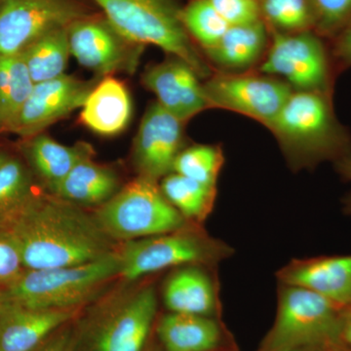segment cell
Returning <instances> with one entry per match:
<instances>
[{"instance_id": "1", "label": "cell", "mask_w": 351, "mask_h": 351, "mask_svg": "<svg viewBox=\"0 0 351 351\" xmlns=\"http://www.w3.org/2000/svg\"><path fill=\"white\" fill-rule=\"evenodd\" d=\"M5 228L19 248L25 269L73 267L110 253L107 235L97 221L55 195L32 196Z\"/></svg>"}, {"instance_id": "2", "label": "cell", "mask_w": 351, "mask_h": 351, "mask_svg": "<svg viewBox=\"0 0 351 351\" xmlns=\"http://www.w3.org/2000/svg\"><path fill=\"white\" fill-rule=\"evenodd\" d=\"M332 95L294 91L267 127L291 170L314 169L351 152V134L337 117Z\"/></svg>"}, {"instance_id": "3", "label": "cell", "mask_w": 351, "mask_h": 351, "mask_svg": "<svg viewBox=\"0 0 351 351\" xmlns=\"http://www.w3.org/2000/svg\"><path fill=\"white\" fill-rule=\"evenodd\" d=\"M119 271V255L112 252L73 267L24 269L15 280L0 288V307L75 308Z\"/></svg>"}, {"instance_id": "4", "label": "cell", "mask_w": 351, "mask_h": 351, "mask_svg": "<svg viewBox=\"0 0 351 351\" xmlns=\"http://www.w3.org/2000/svg\"><path fill=\"white\" fill-rule=\"evenodd\" d=\"M105 17L133 43L154 45L189 64L198 76L213 75L209 64L196 49L182 25L180 11L172 0H93Z\"/></svg>"}, {"instance_id": "5", "label": "cell", "mask_w": 351, "mask_h": 351, "mask_svg": "<svg viewBox=\"0 0 351 351\" xmlns=\"http://www.w3.org/2000/svg\"><path fill=\"white\" fill-rule=\"evenodd\" d=\"M188 225L181 230L156 237L127 241L117 253L119 274L127 280H137L147 274L171 267L205 265L216 267L232 257L234 249L205 230Z\"/></svg>"}, {"instance_id": "6", "label": "cell", "mask_w": 351, "mask_h": 351, "mask_svg": "<svg viewBox=\"0 0 351 351\" xmlns=\"http://www.w3.org/2000/svg\"><path fill=\"white\" fill-rule=\"evenodd\" d=\"M278 284L276 321L258 350L304 348L322 351L339 343L343 309L306 288Z\"/></svg>"}, {"instance_id": "7", "label": "cell", "mask_w": 351, "mask_h": 351, "mask_svg": "<svg viewBox=\"0 0 351 351\" xmlns=\"http://www.w3.org/2000/svg\"><path fill=\"white\" fill-rule=\"evenodd\" d=\"M96 221L107 237L127 241L176 232L191 223L166 199L157 182L141 176L101 205Z\"/></svg>"}, {"instance_id": "8", "label": "cell", "mask_w": 351, "mask_h": 351, "mask_svg": "<svg viewBox=\"0 0 351 351\" xmlns=\"http://www.w3.org/2000/svg\"><path fill=\"white\" fill-rule=\"evenodd\" d=\"M331 53L315 32H272L260 73L276 76L295 91L332 93L335 77Z\"/></svg>"}, {"instance_id": "9", "label": "cell", "mask_w": 351, "mask_h": 351, "mask_svg": "<svg viewBox=\"0 0 351 351\" xmlns=\"http://www.w3.org/2000/svg\"><path fill=\"white\" fill-rule=\"evenodd\" d=\"M210 108L239 113L269 127L295 91L288 83L265 73H221L203 83Z\"/></svg>"}, {"instance_id": "10", "label": "cell", "mask_w": 351, "mask_h": 351, "mask_svg": "<svg viewBox=\"0 0 351 351\" xmlns=\"http://www.w3.org/2000/svg\"><path fill=\"white\" fill-rule=\"evenodd\" d=\"M71 55L99 78L135 73L145 46L129 40L107 18L86 15L68 27Z\"/></svg>"}, {"instance_id": "11", "label": "cell", "mask_w": 351, "mask_h": 351, "mask_svg": "<svg viewBox=\"0 0 351 351\" xmlns=\"http://www.w3.org/2000/svg\"><path fill=\"white\" fill-rule=\"evenodd\" d=\"M156 311V289H138L90 325L86 351H145Z\"/></svg>"}, {"instance_id": "12", "label": "cell", "mask_w": 351, "mask_h": 351, "mask_svg": "<svg viewBox=\"0 0 351 351\" xmlns=\"http://www.w3.org/2000/svg\"><path fill=\"white\" fill-rule=\"evenodd\" d=\"M86 15L75 0H0V55L19 54L47 32Z\"/></svg>"}, {"instance_id": "13", "label": "cell", "mask_w": 351, "mask_h": 351, "mask_svg": "<svg viewBox=\"0 0 351 351\" xmlns=\"http://www.w3.org/2000/svg\"><path fill=\"white\" fill-rule=\"evenodd\" d=\"M101 78L82 80L64 75L36 83L8 132L23 138L43 133L46 128L82 108Z\"/></svg>"}, {"instance_id": "14", "label": "cell", "mask_w": 351, "mask_h": 351, "mask_svg": "<svg viewBox=\"0 0 351 351\" xmlns=\"http://www.w3.org/2000/svg\"><path fill=\"white\" fill-rule=\"evenodd\" d=\"M184 125L157 101L147 108L133 145L138 176L157 182L173 172L184 144Z\"/></svg>"}, {"instance_id": "15", "label": "cell", "mask_w": 351, "mask_h": 351, "mask_svg": "<svg viewBox=\"0 0 351 351\" xmlns=\"http://www.w3.org/2000/svg\"><path fill=\"white\" fill-rule=\"evenodd\" d=\"M201 78L186 62L171 56L145 69L142 82L157 103L186 123L210 108Z\"/></svg>"}, {"instance_id": "16", "label": "cell", "mask_w": 351, "mask_h": 351, "mask_svg": "<svg viewBox=\"0 0 351 351\" xmlns=\"http://www.w3.org/2000/svg\"><path fill=\"white\" fill-rule=\"evenodd\" d=\"M276 277L278 283L313 291L343 311L351 307V255L294 258Z\"/></svg>"}, {"instance_id": "17", "label": "cell", "mask_w": 351, "mask_h": 351, "mask_svg": "<svg viewBox=\"0 0 351 351\" xmlns=\"http://www.w3.org/2000/svg\"><path fill=\"white\" fill-rule=\"evenodd\" d=\"M205 265L178 267L164 283L163 300L170 313L219 317V279Z\"/></svg>"}, {"instance_id": "18", "label": "cell", "mask_w": 351, "mask_h": 351, "mask_svg": "<svg viewBox=\"0 0 351 351\" xmlns=\"http://www.w3.org/2000/svg\"><path fill=\"white\" fill-rule=\"evenodd\" d=\"M162 351H234L235 343L218 317L170 313L157 324Z\"/></svg>"}, {"instance_id": "19", "label": "cell", "mask_w": 351, "mask_h": 351, "mask_svg": "<svg viewBox=\"0 0 351 351\" xmlns=\"http://www.w3.org/2000/svg\"><path fill=\"white\" fill-rule=\"evenodd\" d=\"M75 313V308L0 307V351L36 350Z\"/></svg>"}, {"instance_id": "20", "label": "cell", "mask_w": 351, "mask_h": 351, "mask_svg": "<svg viewBox=\"0 0 351 351\" xmlns=\"http://www.w3.org/2000/svg\"><path fill=\"white\" fill-rule=\"evenodd\" d=\"M130 92L121 80L112 75L99 80L88 95L80 112V121L89 130L112 137L122 133L132 119Z\"/></svg>"}, {"instance_id": "21", "label": "cell", "mask_w": 351, "mask_h": 351, "mask_svg": "<svg viewBox=\"0 0 351 351\" xmlns=\"http://www.w3.org/2000/svg\"><path fill=\"white\" fill-rule=\"evenodd\" d=\"M269 32L263 20L232 25L206 56L228 73L247 71L263 60L269 47Z\"/></svg>"}, {"instance_id": "22", "label": "cell", "mask_w": 351, "mask_h": 351, "mask_svg": "<svg viewBox=\"0 0 351 351\" xmlns=\"http://www.w3.org/2000/svg\"><path fill=\"white\" fill-rule=\"evenodd\" d=\"M23 140L25 142L22 149L27 162L50 193L63 181L80 159L93 154L92 147L84 143L69 147L60 144L44 133Z\"/></svg>"}, {"instance_id": "23", "label": "cell", "mask_w": 351, "mask_h": 351, "mask_svg": "<svg viewBox=\"0 0 351 351\" xmlns=\"http://www.w3.org/2000/svg\"><path fill=\"white\" fill-rule=\"evenodd\" d=\"M92 156L80 159L51 193L75 205H103L110 200L119 191V178L114 171L94 162Z\"/></svg>"}, {"instance_id": "24", "label": "cell", "mask_w": 351, "mask_h": 351, "mask_svg": "<svg viewBox=\"0 0 351 351\" xmlns=\"http://www.w3.org/2000/svg\"><path fill=\"white\" fill-rule=\"evenodd\" d=\"M36 83L22 53L0 55V132H8Z\"/></svg>"}, {"instance_id": "25", "label": "cell", "mask_w": 351, "mask_h": 351, "mask_svg": "<svg viewBox=\"0 0 351 351\" xmlns=\"http://www.w3.org/2000/svg\"><path fill=\"white\" fill-rule=\"evenodd\" d=\"M21 53L34 83L64 75L71 56L68 27L47 32Z\"/></svg>"}, {"instance_id": "26", "label": "cell", "mask_w": 351, "mask_h": 351, "mask_svg": "<svg viewBox=\"0 0 351 351\" xmlns=\"http://www.w3.org/2000/svg\"><path fill=\"white\" fill-rule=\"evenodd\" d=\"M159 186L177 211L196 225L211 214L218 193L217 188L204 186L175 172L166 175Z\"/></svg>"}, {"instance_id": "27", "label": "cell", "mask_w": 351, "mask_h": 351, "mask_svg": "<svg viewBox=\"0 0 351 351\" xmlns=\"http://www.w3.org/2000/svg\"><path fill=\"white\" fill-rule=\"evenodd\" d=\"M32 188L31 173L25 164L9 156L0 166V228H5L31 200Z\"/></svg>"}, {"instance_id": "28", "label": "cell", "mask_w": 351, "mask_h": 351, "mask_svg": "<svg viewBox=\"0 0 351 351\" xmlns=\"http://www.w3.org/2000/svg\"><path fill=\"white\" fill-rule=\"evenodd\" d=\"M223 164L225 154L219 145H193L180 152L173 172L204 186L217 188Z\"/></svg>"}, {"instance_id": "29", "label": "cell", "mask_w": 351, "mask_h": 351, "mask_svg": "<svg viewBox=\"0 0 351 351\" xmlns=\"http://www.w3.org/2000/svg\"><path fill=\"white\" fill-rule=\"evenodd\" d=\"M180 16L189 36L205 52L216 46L230 27L210 0H191Z\"/></svg>"}, {"instance_id": "30", "label": "cell", "mask_w": 351, "mask_h": 351, "mask_svg": "<svg viewBox=\"0 0 351 351\" xmlns=\"http://www.w3.org/2000/svg\"><path fill=\"white\" fill-rule=\"evenodd\" d=\"M260 6L263 22L272 32H314V16L309 0H261Z\"/></svg>"}, {"instance_id": "31", "label": "cell", "mask_w": 351, "mask_h": 351, "mask_svg": "<svg viewBox=\"0 0 351 351\" xmlns=\"http://www.w3.org/2000/svg\"><path fill=\"white\" fill-rule=\"evenodd\" d=\"M314 32L323 38L337 36L351 21V0H309Z\"/></svg>"}, {"instance_id": "32", "label": "cell", "mask_w": 351, "mask_h": 351, "mask_svg": "<svg viewBox=\"0 0 351 351\" xmlns=\"http://www.w3.org/2000/svg\"><path fill=\"white\" fill-rule=\"evenodd\" d=\"M210 1L230 27L252 24L263 20L258 0H210Z\"/></svg>"}, {"instance_id": "33", "label": "cell", "mask_w": 351, "mask_h": 351, "mask_svg": "<svg viewBox=\"0 0 351 351\" xmlns=\"http://www.w3.org/2000/svg\"><path fill=\"white\" fill-rule=\"evenodd\" d=\"M19 248L11 233L0 228V288L15 280L24 270Z\"/></svg>"}, {"instance_id": "34", "label": "cell", "mask_w": 351, "mask_h": 351, "mask_svg": "<svg viewBox=\"0 0 351 351\" xmlns=\"http://www.w3.org/2000/svg\"><path fill=\"white\" fill-rule=\"evenodd\" d=\"M330 53L336 71L351 68V21L336 36Z\"/></svg>"}, {"instance_id": "35", "label": "cell", "mask_w": 351, "mask_h": 351, "mask_svg": "<svg viewBox=\"0 0 351 351\" xmlns=\"http://www.w3.org/2000/svg\"><path fill=\"white\" fill-rule=\"evenodd\" d=\"M75 339L71 332H58L51 336L44 343L32 351H75Z\"/></svg>"}, {"instance_id": "36", "label": "cell", "mask_w": 351, "mask_h": 351, "mask_svg": "<svg viewBox=\"0 0 351 351\" xmlns=\"http://www.w3.org/2000/svg\"><path fill=\"white\" fill-rule=\"evenodd\" d=\"M332 164H334L335 170L338 173L339 177L343 181L351 182V152ZM343 213L351 216V191L343 197Z\"/></svg>"}, {"instance_id": "37", "label": "cell", "mask_w": 351, "mask_h": 351, "mask_svg": "<svg viewBox=\"0 0 351 351\" xmlns=\"http://www.w3.org/2000/svg\"><path fill=\"white\" fill-rule=\"evenodd\" d=\"M339 343L351 350V307L343 311L341 316Z\"/></svg>"}, {"instance_id": "38", "label": "cell", "mask_w": 351, "mask_h": 351, "mask_svg": "<svg viewBox=\"0 0 351 351\" xmlns=\"http://www.w3.org/2000/svg\"><path fill=\"white\" fill-rule=\"evenodd\" d=\"M322 351H351L346 348V346L341 345L339 343H332V345L327 346Z\"/></svg>"}, {"instance_id": "39", "label": "cell", "mask_w": 351, "mask_h": 351, "mask_svg": "<svg viewBox=\"0 0 351 351\" xmlns=\"http://www.w3.org/2000/svg\"><path fill=\"white\" fill-rule=\"evenodd\" d=\"M262 351V350H258ZM263 351H315L311 350V348H276V350H263Z\"/></svg>"}, {"instance_id": "40", "label": "cell", "mask_w": 351, "mask_h": 351, "mask_svg": "<svg viewBox=\"0 0 351 351\" xmlns=\"http://www.w3.org/2000/svg\"><path fill=\"white\" fill-rule=\"evenodd\" d=\"M8 157L9 156H7L5 152L0 151V166H1L2 164L5 162L7 159H8Z\"/></svg>"}, {"instance_id": "41", "label": "cell", "mask_w": 351, "mask_h": 351, "mask_svg": "<svg viewBox=\"0 0 351 351\" xmlns=\"http://www.w3.org/2000/svg\"><path fill=\"white\" fill-rule=\"evenodd\" d=\"M145 351H162L159 350L158 348H156V346H151L149 348H145Z\"/></svg>"}]
</instances>
